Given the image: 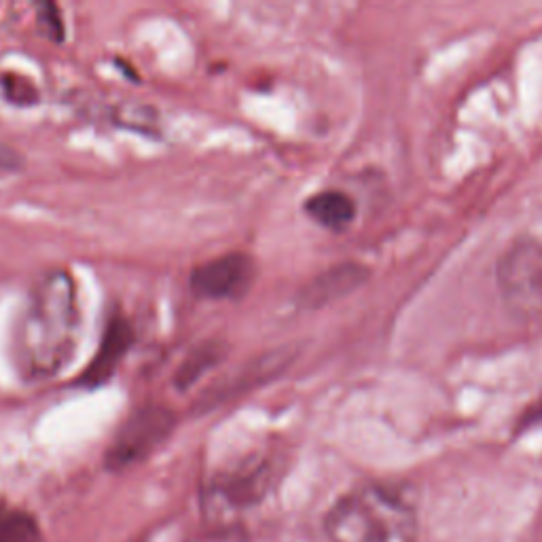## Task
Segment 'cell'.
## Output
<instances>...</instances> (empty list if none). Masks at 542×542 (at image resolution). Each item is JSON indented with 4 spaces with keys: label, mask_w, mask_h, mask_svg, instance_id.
I'll return each instance as SVG.
<instances>
[{
    "label": "cell",
    "mask_w": 542,
    "mask_h": 542,
    "mask_svg": "<svg viewBox=\"0 0 542 542\" xmlns=\"http://www.w3.org/2000/svg\"><path fill=\"white\" fill-rule=\"evenodd\" d=\"M20 166H22V157L20 155H17L11 149L0 147V174L15 172Z\"/></svg>",
    "instance_id": "15"
},
{
    "label": "cell",
    "mask_w": 542,
    "mask_h": 542,
    "mask_svg": "<svg viewBox=\"0 0 542 542\" xmlns=\"http://www.w3.org/2000/svg\"><path fill=\"white\" fill-rule=\"evenodd\" d=\"M227 343L225 341H219V339H206L202 343H197L195 348H191L187 352V356L183 358V363H180L174 371V377H172V384L178 388L187 392L191 386H195L200 379L219 367L225 356H227Z\"/></svg>",
    "instance_id": "11"
},
{
    "label": "cell",
    "mask_w": 542,
    "mask_h": 542,
    "mask_svg": "<svg viewBox=\"0 0 542 542\" xmlns=\"http://www.w3.org/2000/svg\"><path fill=\"white\" fill-rule=\"evenodd\" d=\"M39 24L43 26V32L51 36L53 41H62L64 39V24H62V15L56 5H43L39 7Z\"/></svg>",
    "instance_id": "14"
},
{
    "label": "cell",
    "mask_w": 542,
    "mask_h": 542,
    "mask_svg": "<svg viewBox=\"0 0 542 542\" xmlns=\"http://www.w3.org/2000/svg\"><path fill=\"white\" fill-rule=\"evenodd\" d=\"M77 286L64 269L45 274L26 301L13 333V360L26 379L60 373L79 346Z\"/></svg>",
    "instance_id": "1"
},
{
    "label": "cell",
    "mask_w": 542,
    "mask_h": 542,
    "mask_svg": "<svg viewBox=\"0 0 542 542\" xmlns=\"http://www.w3.org/2000/svg\"><path fill=\"white\" fill-rule=\"evenodd\" d=\"M498 284L511 310L538 312L542 307V246L534 240L513 244L500 259Z\"/></svg>",
    "instance_id": "4"
},
{
    "label": "cell",
    "mask_w": 542,
    "mask_h": 542,
    "mask_svg": "<svg viewBox=\"0 0 542 542\" xmlns=\"http://www.w3.org/2000/svg\"><path fill=\"white\" fill-rule=\"evenodd\" d=\"M134 341H136V333H134L132 322L125 316L115 314L106 322V329L102 333L96 356L89 360V365L83 369V373L79 375L75 384L87 390H96L104 386L108 379H113L115 371L123 363V358L132 350Z\"/></svg>",
    "instance_id": "7"
},
{
    "label": "cell",
    "mask_w": 542,
    "mask_h": 542,
    "mask_svg": "<svg viewBox=\"0 0 542 542\" xmlns=\"http://www.w3.org/2000/svg\"><path fill=\"white\" fill-rule=\"evenodd\" d=\"M176 428V413L166 405H142L134 409L117 428L106 449L104 464L108 471H125L147 460L155 449L166 443Z\"/></svg>",
    "instance_id": "3"
},
{
    "label": "cell",
    "mask_w": 542,
    "mask_h": 542,
    "mask_svg": "<svg viewBox=\"0 0 542 542\" xmlns=\"http://www.w3.org/2000/svg\"><path fill=\"white\" fill-rule=\"evenodd\" d=\"M0 542H43L39 521L28 511L3 507L0 509Z\"/></svg>",
    "instance_id": "12"
},
{
    "label": "cell",
    "mask_w": 542,
    "mask_h": 542,
    "mask_svg": "<svg viewBox=\"0 0 542 542\" xmlns=\"http://www.w3.org/2000/svg\"><path fill=\"white\" fill-rule=\"evenodd\" d=\"M271 479H274V466L269 460H250L216 477L210 485V496L227 507H248L267 494Z\"/></svg>",
    "instance_id": "8"
},
{
    "label": "cell",
    "mask_w": 542,
    "mask_h": 542,
    "mask_svg": "<svg viewBox=\"0 0 542 542\" xmlns=\"http://www.w3.org/2000/svg\"><path fill=\"white\" fill-rule=\"evenodd\" d=\"M329 542H418L415 504L392 485L367 483L343 494L324 517Z\"/></svg>",
    "instance_id": "2"
},
{
    "label": "cell",
    "mask_w": 542,
    "mask_h": 542,
    "mask_svg": "<svg viewBox=\"0 0 542 542\" xmlns=\"http://www.w3.org/2000/svg\"><path fill=\"white\" fill-rule=\"evenodd\" d=\"M303 210L312 221L329 231L348 229L356 219V202L339 189H324L307 197Z\"/></svg>",
    "instance_id": "10"
},
{
    "label": "cell",
    "mask_w": 542,
    "mask_h": 542,
    "mask_svg": "<svg viewBox=\"0 0 542 542\" xmlns=\"http://www.w3.org/2000/svg\"><path fill=\"white\" fill-rule=\"evenodd\" d=\"M295 352L291 348H276L267 350L255 358H250L248 363H242L240 367L233 369L229 375H223L210 384L197 401L200 409H216L219 405L238 399L242 394H248L257 390L271 379L282 375V371L293 363Z\"/></svg>",
    "instance_id": "5"
},
{
    "label": "cell",
    "mask_w": 542,
    "mask_h": 542,
    "mask_svg": "<svg viewBox=\"0 0 542 542\" xmlns=\"http://www.w3.org/2000/svg\"><path fill=\"white\" fill-rule=\"evenodd\" d=\"M0 89H3L5 98L17 106H34L39 102V89L28 79L13 75V72H7V75L0 77Z\"/></svg>",
    "instance_id": "13"
},
{
    "label": "cell",
    "mask_w": 542,
    "mask_h": 542,
    "mask_svg": "<svg viewBox=\"0 0 542 542\" xmlns=\"http://www.w3.org/2000/svg\"><path fill=\"white\" fill-rule=\"evenodd\" d=\"M257 278V263L246 252H227L193 267L189 286L193 295L212 301L244 297Z\"/></svg>",
    "instance_id": "6"
},
{
    "label": "cell",
    "mask_w": 542,
    "mask_h": 542,
    "mask_svg": "<svg viewBox=\"0 0 542 542\" xmlns=\"http://www.w3.org/2000/svg\"><path fill=\"white\" fill-rule=\"evenodd\" d=\"M367 278V267L358 263H341L327 271H322L320 276L307 282L299 293V305L301 307H324L327 303H333L341 297L352 293L356 286H360Z\"/></svg>",
    "instance_id": "9"
}]
</instances>
